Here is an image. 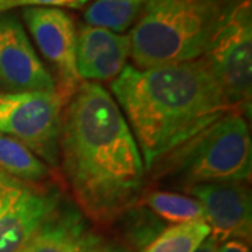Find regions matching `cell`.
Returning <instances> with one entry per match:
<instances>
[{"label":"cell","instance_id":"18","mask_svg":"<svg viewBox=\"0 0 252 252\" xmlns=\"http://www.w3.org/2000/svg\"><path fill=\"white\" fill-rule=\"evenodd\" d=\"M89 0H0V14L23 7H66V9H81Z\"/></svg>","mask_w":252,"mask_h":252},{"label":"cell","instance_id":"10","mask_svg":"<svg viewBox=\"0 0 252 252\" xmlns=\"http://www.w3.org/2000/svg\"><path fill=\"white\" fill-rule=\"evenodd\" d=\"M58 190L31 188L0 213V252H20L61 206Z\"/></svg>","mask_w":252,"mask_h":252},{"label":"cell","instance_id":"8","mask_svg":"<svg viewBox=\"0 0 252 252\" xmlns=\"http://www.w3.org/2000/svg\"><path fill=\"white\" fill-rule=\"evenodd\" d=\"M0 84L9 93L58 91L52 73L36 55L20 18L0 14Z\"/></svg>","mask_w":252,"mask_h":252},{"label":"cell","instance_id":"9","mask_svg":"<svg viewBox=\"0 0 252 252\" xmlns=\"http://www.w3.org/2000/svg\"><path fill=\"white\" fill-rule=\"evenodd\" d=\"M185 190L200 202L210 235L219 243L251 238V192L245 182L198 184Z\"/></svg>","mask_w":252,"mask_h":252},{"label":"cell","instance_id":"2","mask_svg":"<svg viewBox=\"0 0 252 252\" xmlns=\"http://www.w3.org/2000/svg\"><path fill=\"white\" fill-rule=\"evenodd\" d=\"M111 90L147 170L202 129L240 112L203 56L147 69L126 64Z\"/></svg>","mask_w":252,"mask_h":252},{"label":"cell","instance_id":"3","mask_svg":"<svg viewBox=\"0 0 252 252\" xmlns=\"http://www.w3.org/2000/svg\"><path fill=\"white\" fill-rule=\"evenodd\" d=\"M234 0H147L132 28L139 69L193 61L206 54Z\"/></svg>","mask_w":252,"mask_h":252},{"label":"cell","instance_id":"11","mask_svg":"<svg viewBox=\"0 0 252 252\" xmlns=\"http://www.w3.org/2000/svg\"><path fill=\"white\" fill-rule=\"evenodd\" d=\"M102 238L74 209H56L20 252H94Z\"/></svg>","mask_w":252,"mask_h":252},{"label":"cell","instance_id":"16","mask_svg":"<svg viewBox=\"0 0 252 252\" xmlns=\"http://www.w3.org/2000/svg\"><path fill=\"white\" fill-rule=\"evenodd\" d=\"M130 56V38L122 35L107 52L99 55L87 66L79 69V76L84 80H111L115 79L126 66V61Z\"/></svg>","mask_w":252,"mask_h":252},{"label":"cell","instance_id":"20","mask_svg":"<svg viewBox=\"0 0 252 252\" xmlns=\"http://www.w3.org/2000/svg\"><path fill=\"white\" fill-rule=\"evenodd\" d=\"M219 252H251L250 247L241 240H228L220 245Z\"/></svg>","mask_w":252,"mask_h":252},{"label":"cell","instance_id":"5","mask_svg":"<svg viewBox=\"0 0 252 252\" xmlns=\"http://www.w3.org/2000/svg\"><path fill=\"white\" fill-rule=\"evenodd\" d=\"M66 102L58 91L0 93V135L14 137L55 167Z\"/></svg>","mask_w":252,"mask_h":252},{"label":"cell","instance_id":"17","mask_svg":"<svg viewBox=\"0 0 252 252\" xmlns=\"http://www.w3.org/2000/svg\"><path fill=\"white\" fill-rule=\"evenodd\" d=\"M121 34L109 31L107 28L83 26L80 34H77V45H76V63L77 72L79 69L87 66L99 55L107 52L114 45H117L121 39Z\"/></svg>","mask_w":252,"mask_h":252},{"label":"cell","instance_id":"7","mask_svg":"<svg viewBox=\"0 0 252 252\" xmlns=\"http://www.w3.org/2000/svg\"><path fill=\"white\" fill-rule=\"evenodd\" d=\"M23 18L41 54L58 72V93L69 101L81 84L76 63L77 31L72 16L56 7H27L23 9Z\"/></svg>","mask_w":252,"mask_h":252},{"label":"cell","instance_id":"13","mask_svg":"<svg viewBox=\"0 0 252 252\" xmlns=\"http://www.w3.org/2000/svg\"><path fill=\"white\" fill-rule=\"evenodd\" d=\"M147 0H95L84 11L87 26L124 32L137 21Z\"/></svg>","mask_w":252,"mask_h":252},{"label":"cell","instance_id":"12","mask_svg":"<svg viewBox=\"0 0 252 252\" xmlns=\"http://www.w3.org/2000/svg\"><path fill=\"white\" fill-rule=\"evenodd\" d=\"M0 168L23 182H39L51 174L49 167L14 137L0 135Z\"/></svg>","mask_w":252,"mask_h":252},{"label":"cell","instance_id":"15","mask_svg":"<svg viewBox=\"0 0 252 252\" xmlns=\"http://www.w3.org/2000/svg\"><path fill=\"white\" fill-rule=\"evenodd\" d=\"M144 203L152 209L156 216L175 224L203 219V207L200 202L180 193L153 190L146 195Z\"/></svg>","mask_w":252,"mask_h":252},{"label":"cell","instance_id":"22","mask_svg":"<svg viewBox=\"0 0 252 252\" xmlns=\"http://www.w3.org/2000/svg\"><path fill=\"white\" fill-rule=\"evenodd\" d=\"M94 252H132L130 250H127L122 245H118V244L112 243H105L104 240L98 244V247L94 250Z\"/></svg>","mask_w":252,"mask_h":252},{"label":"cell","instance_id":"1","mask_svg":"<svg viewBox=\"0 0 252 252\" xmlns=\"http://www.w3.org/2000/svg\"><path fill=\"white\" fill-rule=\"evenodd\" d=\"M59 158L81 212L109 223L135 205L144 164L117 101L97 83L83 81L63 111Z\"/></svg>","mask_w":252,"mask_h":252},{"label":"cell","instance_id":"4","mask_svg":"<svg viewBox=\"0 0 252 252\" xmlns=\"http://www.w3.org/2000/svg\"><path fill=\"white\" fill-rule=\"evenodd\" d=\"M156 178L184 189L210 182L251 178L252 142L247 121L231 112L202 129L154 164Z\"/></svg>","mask_w":252,"mask_h":252},{"label":"cell","instance_id":"19","mask_svg":"<svg viewBox=\"0 0 252 252\" xmlns=\"http://www.w3.org/2000/svg\"><path fill=\"white\" fill-rule=\"evenodd\" d=\"M30 188L31 185L11 177L0 168V213L14 205Z\"/></svg>","mask_w":252,"mask_h":252},{"label":"cell","instance_id":"14","mask_svg":"<svg viewBox=\"0 0 252 252\" xmlns=\"http://www.w3.org/2000/svg\"><path fill=\"white\" fill-rule=\"evenodd\" d=\"M209 235L203 219L180 223L161 231L142 252H195Z\"/></svg>","mask_w":252,"mask_h":252},{"label":"cell","instance_id":"6","mask_svg":"<svg viewBox=\"0 0 252 252\" xmlns=\"http://www.w3.org/2000/svg\"><path fill=\"white\" fill-rule=\"evenodd\" d=\"M227 98L238 109L250 105L252 93V4L234 0L203 55Z\"/></svg>","mask_w":252,"mask_h":252},{"label":"cell","instance_id":"21","mask_svg":"<svg viewBox=\"0 0 252 252\" xmlns=\"http://www.w3.org/2000/svg\"><path fill=\"white\" fill-rule=\"evenodd\" d=\"M220 245L221 244L219 243L216 238H213L212 235H209L206 240L200 244V247L195 252H219Z\"/></svg>","mask_w":252,"mask_h":252}]
</instances>
